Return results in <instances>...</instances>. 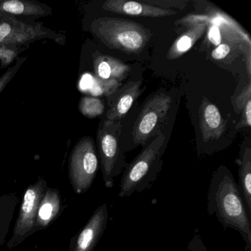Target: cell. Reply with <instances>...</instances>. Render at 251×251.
Returning <instances> with one entry per match:
<instances>
[{
    "instance_id": "cell-26",
    "label": "cell",
    "mask_w": 251,
    "mask_h": 251,
    "mask_svg": "<svg viewBox=\"0 0 251 251\" xmlns=\"http://www.w3.org/2000/svg\"></svg>"
},
{
    "instance_id": "cell-20",
    "label": "cell",
    "mask_w": 251,
    "mask_h": 251,
    "mask_svg": "<svg viewBox=\"0 0 251 251\" xmlns=\"http://www.w3.org/2000/svg\"><path fill=\"white\" fill-rule=\"evenodd\" d=\"M92 83V95L95 96L102 95L108 98L117 94L121 86V83L117 80H100L95 77Z\"/></svg>"
},
{
    "instance_id": "cell-8",
    "label": "cell",
    "mask_w": 251,
    "mask_h": 251,
    "mask_svg": "<svg viewBox=\"0 0 251 251\" xmlns=\"http://www.w3.org/2000/svg\"><path fill=\"white\" fill-rule=\"evenodd\" d=\"M46 190L47 183L44 179H40L27 188L23 198L12 238L8 243L10 248L23 242L33 229L36 228L38 208Z\"/></svg>"
},
{
    "instance_id": "cell-5",
    "label": "cell",
    "mask_w": 251,
    "mask_h": 251,
    "mask_svg": "<svg viewBox=\"0 0 251 251\" xmlns=\"http://www.w3.org/2000/svg\"><path fill=\"white\" fill-rule=\"evenodd\" d=\"M42 40L53 41L64 46L67 36L45 27L42 23L0 15V45H20L27 49L32 43Z\"/></svg>"
},
{
    "instance_id": "cell-4",
    "label": "cell",
    "mask_w": 251,
    "mask_h": 251,
    "mask_svg": "<svg viewBox=\"0 0 251 251\" xmlns=\"http://www.w3.org/2000/svg\"><path fill=\"white\" fill-rule=\"evenodd\" d=\"M122 124L120 122L103 120L100 123L97 133V145L100 164L105 187L114 186V178L127 167L125 148L122 144Z\"/></svg>"
},
{
    "instance_id": "cell-15",
    "label": "cell",
    "mask_w": 251,
    "mask_h": 251,
    "mask_svg": "<svg viewBox=\"0 0 251 251\" xmlns=\"http://www.w3.org/2000/svg\"><path fill=\"white\" fill-rule=\"evenodd\" d=\"M95 77L100 80H116L122 82L130 74V67L118 58L96 51L92 55Z\"/></svg>"
},
{
    "instance_id": "cell-2",
    "label": "cell",
    "mask_w": 251,
    "mask_h": 251,
    "mask_svg": "<svg viewBox=\"0 0 251 251\" xmlns=\"http://www.w3.org/2000/svg\"><path fill=\"white\" fill-rule=\"evenodd\" d=\"M166 137L162 132L144 146L140 153L123 170L120 183V198H130L152 186L163 166Z\"/></svg>"
},
{
    "instance_id": "cell-23",
    "label": "cell",
    "mask_w": 251,
    "mask_h": 251,
    "mask_svg": "<svg viewBox=\"0 0 251 251\" xmlns=\"http://www.w3.org/2000/svg\"><path fill=\"white\" fill-rule=\"evenodd\" d=\"M231 48L232 47L227 44H221L211 52V57L215 61H222V60L226 59L230 55Z\"/></svg>"
},
{
    "instance_id": "cell-3",
    "label": "cell",
    "mask_w": 251,
    "mask_h": 251,
    "mask_svg": "<svg viewBox=\"0 0 251 251\" xmlns=\"http://www.w3.org/2000/svg\"><path fill=\"white\" fill-rule=\"evenodd\" d=\"M89 32L110 49L138 54L149 43L152 33L140 23L111 17H100L90 23Z\"/></svg>"
},
{
    "instance_id": "cell-19",
    "label": "cell",
    "mask_w": 251,
    "mask_h": 251,
    "mask_svg": "<svg viewBox=\"0 0 251 251\" xmlns=\"http://www.w3.org/2000/svg\"><path fill=\"white\" fill-rule=\"evenodd\" d=\"M79 110L85 117L93 119L103 114L105 106L101 100L86 96L80 100Z\"/></svg>"
},
{
    "instance_id": "cell-6",
    "label": "cell",
    "mask_w": 251,
    "mask_h": 251,
    "mask_svg": "<svg viewBox=\"0 0 251 251\" xmlns=\"http://www.w3.org/2000/svg\"><path fill=\"white\" fill-rule=\"evenodd\" d=\"M100 167L95 141L84 136L76 143L69 160V177L76 193L87 192Z\"/></svg>"
},
{
    "instance_id": "cell-11",
    "label": "cell",
    "mask_w": 251,
    "mask_h": 251,
    "mask_svg": "<svg viewBox=\"0 0 251 251\" xmlns=\"http://www.w3.org/2000/svg\"><path fill=\"white\" fill-rule=\"evenodd\" d=\"M102 8L104 11L114 14L152 18L170 17L177 14L176 11L170 8L149 5L145 2L127 0H107L102 4Z\"/></svg>"
},
{
    "instance_id": "cell-7",
    "label": "cell",
    "mask_w": 251,
    "mask_h": 251,
    "mask_svg": "<svg viewBox=\"0 0 251 251\" xmlns=\"http://www.w3.org/2000/svg\"><path fill=\"white\" fill-rule=\"evenodd\" d=\"M172 105V98L165 93H157L145 103L132 130L133 143L145 146L151 138L159 134Z\"/></svg>"
},
{
    "instance_id": "cell-18",
    "label": "cell",
    "mask_w": 251,
    "mask_h": 251,
    "mask_svg": "<svg viewBox=\"0 0 251 251\" xmlns=\"http://www.w3.org/2000/svg\"><path fill=\"white\" fill-rule=\"evenodd\" d=\"M235 110L241 114V119L236 129L251 127V83H249L235 100Z\"/></svg>"
},
{
    "instance_id": "cell-21",
    "label": "cell",
    "mask_w": 251,
    "mask_h": 251,
    "mask_svg": "<svg viewBox=\"0 0 251 251\" xmlns=\"http://www.w3.org/2000/svg\"><path fill=\"white\" fill-rule=\"evenodd\" d=\"M27 48L16 45H0V67L2 70L9 68L14 60L25 51Z\"/></svg>"
},
{
    "instance_id": "cell-13",
    "label": "cell",
    "mask_w": 251,
    "mask_h": 251,
    "mask_svg": "<svg viewBox=\"0 0 251 251\" xmlns=\"http://www.w3.org/2000/svg\"><path fill=\"white\" fill-rule=\"evenodd\" d=\"M199 127L204 142L218 140L226 130V123L218 108L206 98H202L200 105Z\"/></svg>"
},
{
    "instance_id": "cell-10",
    "label": "cell",
    "mask_w": 251,
    "mask_h": 251,
    "mask_svg": "<svg viewBox=\"0 0 251 251\" xmlns=\"http://www.w3.org/2000/svg\"><path fill=\"white\" fill-rule=\"evenodd\" d=\"M183 20L187 23H180L183 25L189 24V30L180 35L175 40L167 54L168 60H175L181 57L188 52L204 34L209 23V15L190 16L185 17Z\"/></svg>"
},
{
    "instance_id": "cell-9",
    "label": "cell",
    "mask_w": 251,
    "mask_h": 251,
    "mask_svg": "<svg viewBox=\"0 0 251 251\" xmlns=\"http://www.w3.org/2000/svg\"><path fill=\"white\" fill-rule=\"evenodd\" d=\"M108 221V205H100L83 228L73 238L70 251H94L106 229Z\"/></svg>"
},
{
    "instance_id": "cell-12",
    "label": "cell",
    "mask_w": 251,
    "mask_h": 251,
    "mask_svg": "<svg viewBox=\"0 0 251 251\" xmlns=\"http://www.w3.org/2000/svg\"><path fill=\"white\" fill-rule=\"evenodd\" d=\"M52 14V8L49 5L35 0H0V15L36 21Z\"/></svg>"
},
{
    "instance_id": "cell-14",
    "label": "cell",
    "mask_w": 251,
    "mask_h": 251,
    "mask_svg": "<svg viewBox=\"0 0 251 251\" xmlns=\"http://www.w3.org/2000/svg\"><path fill=\"white\" fill-rule=\"evenodd\" d=\"M142 93V81H130L115 94L105 120L110 122H120L130 111L135 101Z\"/></svg>"
},
{
    "instance_id": "cell-16",
    "label": "cell",
    "mask_w": 251,
    "mask_h": 251,
    "mask_svg": "<svg viewBox=\"0 0 251 251\" xmlns=\"http://www.w3.org/2000/svg\"><path fill=\"white\" fill-rule=\"evenodd\" d=\"M61 199L59 192L54 189H48L39 203L36 216V227L43 228L49 226L59 214Z\"/></svg>"
},
{
    "instance_id": "cell-25",
    "label": "cell",
    "mask_w": 251,
    "mask_h": 251,
    "mask_svg": "<svg viewBox=\"0 0 251 251\" xmlns=\"http://www.w3.org/2000/svg\"><path fill=\"white\" fill-rule=\"evenodd\" d=\"M245 64H246L247 73H248V77L251 79V50H248L245 53Z\"/></svg>"
},
{
    "instance_id": "cell-1",
    "label": "cell",
    "mask_w": 251,
    "mask_h": 251,
    "mask_svg": "<svg viewBox=\"0 0 251 251\" xmlns=\"http://www.w3.org/2000/svg\"><path fill=\"white\" fill-rule=\"evenodd\" d=\"M207 211L210 216L215 214L223 227L239 232L246 245L245 251H251V213L239 184L226 166H220L211 177Z\"/></svg>"
},
{
    "instance_id": "cell-17",
    "label": "cell",
    "mask_w": 251,
    "mask_h": 251,
    "mask_svg": "<svg viewBox=\"0 0 251 251\" xmlns=\"http://www.w3.org/2000/svg\"><path fill=\"white\" fill-rule=\"evenodd\" d=\"M239 167V187L248 211L251 213V149L245 147L236 160Z\"/></svg>"
},
{
    "instance_id": "cell-22",
    "label": "cell",
    "mask_w": 251,
    "mask_h": 251,
    "mask_svg": "<svg viewBox=\"0 0 251 251\" xmlns=\"http://www.w3.org/2000/svg\"><path fill=\"white\" fill-rule=\"evenodd\" d=\"M27 57H20L17 58V61L14 65L8 68L7 71L4 73L2 75L0 76V95L3 92L8 83L14 78L16 75L18 73L22 65L25 62Z\"/></svg>"
},
{
    "instance_id": "cell-24",
    "label": "cell",
    "mask_w": 251,
    "mask_h": 251,
    "mask_svg": "<svg viewBox=\"0 0 251 251\" xmlns=\"http://www.w3.org/2000/svg\"><path fill=\"white\" fill-rule=\"evenodd\" d=\"M187 249L189 251H208L201 239V235L198 233V229H196L193 237L188 244Z\"/></svg>"
}]
</instances>
